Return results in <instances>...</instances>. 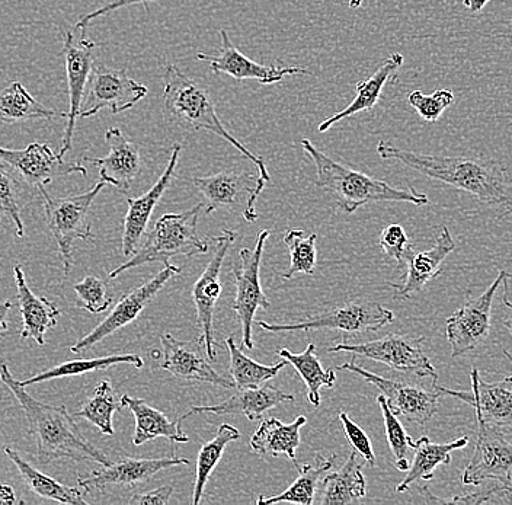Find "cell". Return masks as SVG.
<instances>
[{
	"mask_svg": "<svg viewBox=\"0 0 512 505\" xmlns=\"http://www.w3.org/2000/svg\"><path fill=\"white\" fill-rule=\"evenodd\" d=\"M376 152L383 161L402 163L424 177L466 191L480 203L512 216V177L505 165L495 159L425 155L400 149L384 140H379Z\"/></svg>",
	"mask_w": 512,
	"mask_h": 505,
	"instance_id": "1",
	"label": "cell"
},
{
	"mask_svg": "<svg viewBox=\"0 0 512 505\" xmlns=\"http://www.w3.org/2000/svg\"><path fill=\"white\" fill-rule=\"evenodd\" d=\"M0 380L15 396L27 417L38 462L46 465L51 460L70 459L75 462L88 460L101 466L111 465L110 457L85 439L69 409L63 405H48L37 401L12 376L5 363L0 364Z\"/></svg>",
	"mask_w": 512,
	"mask_h": 505,
	"instance_id": "2",
	"label": "cell"
},
{
	"mask_svg": "<svg viewBox=\"0 0 512 505\" xmlns=\"http://www.w3.org/2000/svg\"><path fill=\"white\" fill-rule=\"evenodd\" d=\"M300 145L315 165L318 177L316 185L334 197L341 212L352 214L366 204L382 201L411 203L415 206H427L430 203L428 197L418 193L415 188H396L386 181L377 180L364 172L355 171L334 161L309 139H302Z\"/></svg>",
	"mask_w": 512,
	"mask_h": 505,
	"instance_id": "3",
	"label": "cell"
},
{
	"mask_svg": "<svg viewBox=\"0 0 512 505\" xmlns=\"http://www.w3.org/2000/svg\"><path fill=\"white\" fill-rule=\"evenodd\" d=\"M163 99H165L166 113L174 120L192 131H208L222 137L238 149L243 158L254 163L262 180L267 181V184L271 181L264 159L256 156L224 127L214 107L213 99L207 94L206 89L188 78L178 66H166L165 75H163Z\"/></svg>",
	"mask_w": 512,
	"mask_h": 505,
	"instance_id": "4",
	"label": "cell"
},
{
	"mask_svg": "<svg viewBox=\"0 0 512 505\" xmlns=\"http://www.w3.org/2000/svg\"><path fill=\"white\" fill-rule=\"evenodd\" d=\"M203 209L204 204L200 203L187 212L168 213L160 217L155 228L147 235L146 242L131 255L130 260L112 270L110 278L152 262L169 264V260L178 255L191 258L207 254L208 245L197 233L198 219Z\"/></svg>",
	"mask_w": 512,
	"mask_h": 505,
	"instance_id": "5",
	"label": "cell"
},
{
	"mask_svg": "<svg viewBox=\"0 0 512 505\" xmlns=\"http://www.w3.org/2000/svg\"><path fill=\"white\" fill-rule=\"evenodd\" d=\"M104 181H99L89 191L78 196L53 198L48 196L46 187L38 190L44 201V212L48 229L59 246L63 260V270L69 276L73 267V242L94 241L95 236L89 223V210L98 194L104 190Z\"/></svg>",
	"mask_w": 512,
	"mask_h": 505,
	"instance_id": "6",
	"label": "cell"
},
{
	"mask_svg": "<svg viewBox=\"0 0 512 505\" xmlns=\"http://www.w3.org/2000/svg\"><path fill=\"white\" fill-rule=\"evenodd\" d=\"M270 238V230L258 233L254 248H243L239 252V264L233 270L235 276V302L233 312L238 316L242 328V345L246 350H254L252 324L258 309H270L271 303L261 286V261L265 244Z\"/></svg>",
	"mask_w": 512,
	"mask_h": 505,
	"instance_id": "7",
	"label": "cell"
},
{
	"mask_svg": "<svg viewBox=\"0 0 512 505\" xmlns=\"http://www.w3.org/2000/svg\"><path fill=\"white\" fill-rule=\"evenodd\" d=\"M192 185L206 198V214L217 209L242 210L246 222L258 219L255 203L267 181L245 171H223L208 177L191 178Z\"/></svg>",
	"mask_w": 512,
	"mask_h": 505,
	"instance_id": "8",
	"label": "cell"
},
{
	"mask_svg": "<svg viewBox=\"0 0 512 505\" xmlns=\"http://www.w3.org/2000/svg\"><path fill=\"white\" fill-rule=\"evenodd\" d=\"M424 337H408V335L389 334L370 343H341L329 348L331 353H347L366 359L379 361L390 369L400 373H409L418 377L438 379L435 367L425 354L422 344Z\"/></svg>",
	"mask_w": 512,
	"mask_h": 505,
	"instance_id": "9",
	"label": "cell"
},
{
	"mask_svg": "<svg viewBox=\"0 0 512 505\" xmlns=\"http://www.w3.org/2000/svg\"><path fill=\"white\" fill-rule=\"evenodd\" d=\"M235 230L224 229L222 235L213 236V257L208 261L197 283L192 289V302L197 310L198 326H200V338L198 343L203 345L206 350L207 359L216 361V348L222 347L214 338L213 315L217 300L222 296V284H220V274L224 258L227 252L232 248L236 241Z\"/></svg>",
	"mask_w": 512,
	"mask_h": 505,
	"instance_id": "10",
	"label": "cell"
},
{
	"mask_svg": "<svg viewBox=\"0 0 512 505\" xmlns=\"http://www.w3.org/2000/svg\"><path fill=\"white\" fill-rule=\"evenodd\" d=\"M393 319H395V313L383 308L380 303L360 302L339 306L296 324H267V322L258 321V325L267 332L336 329L348 334H363V332L379 331L383 326L392 324Z\"/></svg>",
	"mask_w": 512,
	"mask_h": 505,
	"instance_id": "11",
	"label": "cell"
},
{
	"mask_svg": "<svg viewBox=\"0 0 512 505\" xmlns=\"http://www.w3.org/2000/svg\"><path fill=\"white\" fill-rule=\"evenodd\" d=\"M338 369L355 373L370 385L376 386L386 398L390 411L398 417L405 418L409 423L424 425L437 414L438 399L441 398L440 392L435 389L437 379L432 380L431 389H425L422 386L396 382V380L386 379L376 373L368 372L358 366L354 360L338 366Z\"/></svg>",
	"mask_w": 512,
	"mask_h": 505,
	"instance_id": "12",
	"label": "cell"
},
{
	"mask_svg": "<svg viewBox=\"0 0 512 505\" xmlns=\"http://www.w3.org/2000/svg\"><path fill=\"white\" fill-rule=\"evenodd\" d=\"M510 278V273L501 271L485 292L464 303L462 308L447 319V340L450 343L451 356H464L488 340L491 334L492 302L499 287Z\"/></svg>",
	"mask_w": 512,
	"mask_h": 505,
	"instance_id": "13",
	"label": "cell"
},
{
	"mask_svg": "<svg viewBox=\"0 0 512 505\" xmlns=\"http://www.w3.org/2000/svg\"><path fill=\"white\" fill-rule=\"evenodd\" d=\"M147 94V86L131 79L126 70L95 66L89 78L79 118L94 117L105 108L112 114L124 113L139 104Z\"/></svg>",
	"mask_w": 512,
	"mask_h": 505,
	"instance_id": "14",
	"label": "cell"
},
{
	"mask_svg": "<svg viewBox=\"0 0 512 505\" xmlns=\"http://www.w3.org/2000/svg\"><path fill=\"white\" fill-rule=\"evenodd\" d=\"M0 162L25 184L40 190L59 178L73 174L88 175L82 162H64L47 143H30L25 149L0 147Z\"/></svg>",
	"mask_w": 512,
	"mask_h": 505,
	"instance_id": "15",
	"label": "cell"
},
{
	"mask_svg": "<svg viewBox=\"0 0 512 505\" xmlns=\"http://www.w3.org/2000/svg\"><path fill=\"white\" fill-rule=\"evenodd\" d=\"M96 43L86 40L85 34L75 37L73 31L63 34L62 57L66 66L67 89H69V111L66 113V127L62 137L59 155L64 158L72 150L73 134L78 121L89 78L94 69Z\"/></svg>",
	"mask_w": 512,
	"mask_h": 505,
	"instance_id": "16",
	"label": "cell"
},
{
	"mask_svg": "<svg viewBox=\"0 0 512 505\" xmlns=\"http://www.w3.org/2000/svg\"><path fill=\"white\" fill-rule=\"evenodd\" d=\"M181 267L166 264L162 271H159L155 277L142 284V286L134 289L133 292L124 294L118 300L115 308L111 310L110 315L95 326L88 335L80 338L78 343L70 347L73 354H83L85 351L91 350L96 344L101 343L105 338L110 337L114 332L120 331L124 326L133 324L144 308L155 299L156 294L166 286L171 278L181 273Z\"/></svg>",
	"mask_w": 512,
	"mask_h": 505,
	"instance_id": "17",
	"label": "cell"
},
{
	"mask_svg": "<svg viewBox=\"0 0 512 505\" xmlns=\"http://www.w3.org/2000/svg\"><path fill=\"white\" fill-rule=\"evenodd\" d=\"M472 391H454L435 382V389L441 396H453L475 409L476 421H482L489 427L512 436V375L488 383L480 379L479 370L470 372Z\"/></svg>",
	"mask_w": 512,
	"mask_h": 505,
	"instance_id": "18",
	"label": "cell"
},
{
	"mask_svg": "<svg viewBox=\"0 0 512 505\" xmlns=\"http://www.w3.org/2000/svg\"><path fill=\"white\" fill-rule=\"evenodd\" d=\"M495 481L499 485H512V443L504 433L478 421V440L475 452L464 468V485H482Z\"/></svg>",
	"mask_w": 512,
	"mask_h": 505,
	"instance_id": "19",
	"label": "cell"
},
{
	"mask_svg": "<svg viewBox=\"0 0 512 505\" xmlns=\"http://www.w3.org/2000/svg\"><path fill=\"white\" fill-rule=\"evenodd\" d=\"M219 34L220 40H222L219 53L214 54V56L207 53L197 54V60L206 62L214 73H224V75H229L230 78L238 79V81L255 79V81L265 86L281 82L287 76L310 75L309 70L300 66H283L280 62L277 65H261V63H256L254 60L248 59L232 43L229 34H227L224 28L219 31Z\"/></svg>",
	"mask_w": 512,
	"mask_h": 505,
	"instance_id": "20",
	"label": "cell"
},
{
	"mask_svg": "<svg viewBox=\"0 0 512 505\" xmlns=\"http://www.w3.org/2000/svg\"><path fill=\"white\" fill-rule=\"evenodd\" d=\"M188 465L184 457H162V459H139V457H120L102 471L92 472L88 476H78V487L86 492H104L108 487L134 488L152 479L156 473L175 466Z\"/></svg>",
	"mask_w": 512,
	"mask_h": 505,
	"instance_id": "21",
	"label": "cell"
},
{
	"mask_svg": "<svg viewBox=\"0 0 512 505\" xmlns=\"http://www.w3.org/2000/svg\"><path fill=\"white\" fill-rule=\"evenodd\" d=\"M181 152L182 146L175 143L171 149L168 165H166L163 174L160 175L158 182L143 196L127 198L128 210L126 217H124V232L123 239H121V252H123L124 257H131L137 251V246H139L144 233H146L147 226H149L153 210L158 206L160 198L168 191L172 181H174Z\"/></svg>",
	"mask_w": 512,
	"mask_h": 505,
	"instance_id": "22",
	"label": "cell"
},
{
	"mask_svg": "<svg viewBox=\"0 0 512 505\" xmlns=\"http://www.w3.org/2000/svg\"><path fill=\"white\" fill-rule=\"evenodd\" d=\"M162 344V367L166 372L174 375L176 379L191 380V382L210 383L224 389H235L233 380L226 379L216 372L213 366L201 354L200 343H187L176 340L174 335L163 334L160 337Z\"/></svg>",
	"mask_w": 512,
	"mask_h": 505,
	"instance_id": "23",
	"label": "cell"
},
{
	"mask_svg": "<svg viewBox=\"0 0 512 505\" xmlns=\"http://www.w3.org/2000/svg\"><path fill=\"white\" fill-rule=\"evenodd\" d=\"M110 153L104 158L85 156L83 161L99 168V177L105 184L114 185L121 193H127L143 171L139 147L131 143L118 127H110L105 133Z\"/></svg>",
	"mask_w": 512,
	"mask_h": 505,
	"instance_id": "24",
	"label": "cell"
},
{
	"mask_svg": "<svg viewBox=\"0 0 512 505\" xmlns=\"http://www.w3.org/2000/svg\"><path fill=\"white\" fill-rule=\"evenodd\" d=\"M454 248L456 244L451 238L450 230L443 228L432 248L427 251L412 252L411 257L405 262L408 273L402 283H390V287L396 290L395 299H409L412 294L421 292L430 281L440 276L444 262Z\"/></svg>",
	"mask_w": 512,
	"mask_h": 505,
	"instance_id": "25",
	"label": "cell"
},
{
	"mask_svg": "<svg viewBox=\"0 0 512 505\" xmlns=\"http://www.w3.org/2000/svg\"><path fill=\"white\" fill-rule=\"evenodd\" d=\"M296 401L293 395L272 388V386H259V388L238 389L235 395L230 396L222 404L208 405V407H192L181 420L195 414L233 415L242 414L249 421L261 420L265 412L283 404H293Z\"/></svg>",
	"mask_w": 512,
	"mask_h": 505,
	"instance_id": "26",
	"label": "cell"
},
{
	"mask_svg": "<svg viewBox=\"0 0 512 505\" xmlns=\"http://www.w3.org/2000/svg\"><path fill=\"white\" fill-rule=\"evenodd\" d=\"M14 277L22 316L21 340L32 338L38 345H44L48 329L57 325L62 313L46 297L32 293L25 278L24 268L19 264L14 267Z\"/></svg>",
	"mask_w": 512,
	"mask_h": 505,
	"instance_id": "27",
	"label": "cell"
},
{
	"mask_svg": "<svg viewBox=\"0 0 512 505\" xmlns=\"http://www.w3.org/2000/svg\"><path fill=\"white\" fill-rule=\"evenodd\" d=\"M403 62H405V59H403L402 54L398 53V51L390 54L370 78L357 83V86H355V98L352 99L348 107L332 115V117L326 118V120L319 124V133H326L335 124L347 120L352 115L373 111L376 105L379 104L380 98H382V92L386 83L396 81V76H398L396 73L403 66Z\"/></svg>",
	"mask_w": 512,
	"mask_h": 505,
	"instance_id": "28",
	"label": "cell"
},
{
	"mask_svg": "<svg viewBox=\"0 0 512 505\" xmlns=\"http://www.w3.org/2000/svg\"><path fill=\"white\" fill-rule=\"evenodd\" d=\"M306 424L307 418L303 415L291 424H284L277 418H267L256 428L251 439V449L258 455H286L299 472L302 466L297 462L296 450L300 446V430Z\"/></svg>",
	"mask_w": 512,
	"mask_h": 505,
	"instance_id": "29",
	"label": "cell"
},
{
	"mask_svg": "<svg viewBox=\"0 0 512 505\" xmlns=\"http://www.w3.org/2000/svg\"><path fill=\"white\" fill-rule=\"evenodd\" d=\"M123 407L130 409L136 420L134 430V446H143L147 441L163 437L174 443H188L190 437L181 430V420L171 421L159 409L150 407L143 399L133 398L130 395L121 396Z\"/></svg>",
	"mask_w": 512,
	"mask_h": 505,
	"instance_id": "30",
	"label": "cell"
},
{
	"mask_svg": "<svg viewBox=\"0 0 512 505\" xmlns=\"http://www.w3.org/2000/svg\"><path fill=\"white\" fill-rule=\"evenodd\" d=\"M364 459L352 450L347 462L336 472H329L320 482L319 504H351L367 495V482L363 469Z\"/></svg>",
	"mask_w": 512,
	"mask_h": 505,
	"instance_id": "31",
	"label": "cell"
},
{
	"mask_svg": "<svg viewBox=\"0 0 512 505\" xmlns=\"http://www.w3.org/2000/svg\"><path fill=\"white\" fill-rule=\"evenodd\" d=\"M467 444H469V437L466 436L446 444L432 443L427 436L414 441V446H412V450L415 452L414 460L406 471L408 473H406L405 479L396 487V492L402 494L418 481H432L435 469L440 465H450L451 453L464 449Z\"/></svg>",
	"mask_w": 512,
	"mask_h": 505,
	"instance_id": "32",
	"label": "cell"
},
{
	"mask_svg": "<svg viewBox=\"0 0 512 505\" xmlns=\"http://www.w3.org/2000/svg\"><path fill=\"white\" fill-rule=\"evenodd\" d=\"M5 453L6 456L12 460L16 469H18L22 481H24L27 487L30 488L35 495H38V497L62 504H89V501L85 500V495H88L85 489L67 487V485L60 484L59 481L51 478V476L44 475V473L32 468L30 463L25 462L11 447H5Z\"/></svg>",
	"mask_w": 512,
	"mask_h": 505,
	"instance_id": "33",
	"label": "cell"
},
{
	"mask_svg": "<svg viewBox=\"0 0 512 505\" xmlns=\"http://www.w3.org/2000/svg\"><path fill=\"white\" fill-rule=\"evenodd\" d=\"M57 115L66 118V113H57L44 107L32 97L22 83L14 82L0 91V123L16 124L34 120H53Z\"/></svg>",
	"mask_w": 512,
	"mask_h": 505,
	"instance_id": "34",
	"label": "cell"
},
{
	"mask_svg": "<svg viewBox=\"0 0 512 505\" xmlns=\"http://www.w3.org/2000/svg\"><path fill=\"white\" fill-rule=\"evenodd\" d=\"M278 356L286 360L288 364L294 367L299 376L302 377L304 385L307 388V401L315 408L320 407V389L323 386L332 388L336 382L334 370H325L316 356V345L310 343L302 353H291L287 348L278 350Z\"/></svg>",
	"mask_w": 512,
	"mask_h": 505,
	"instance_id": "35",
	"label": "cell"
},
{
	"mask_svg": "<svg viewBox=\"0 0 512 505\" xmlns=\"http://www.w3.org/2000/svg\"><path fill=\"white\" fill-rule=\"evenodd\" d=\"M336 456L323 457L316 456L315 465H304L300 468L299 476L296 481L283 492L275 497H259L256 503L261 505H271L278 503H294L302 505H312L315 503L316 491L320 485V479L325 473L331 471L335 465Z\"/></svg>",
	"mask_w": 512,
	"mask_h": 505,
	"instance_id": "36",
	"label": "cell"
},
{
	"mask_svg": "<svg viewBox=\"0 0 512 505\" xmlns=\"http://www.w3.org/2000/svg\"><path fill=\"white\" fill-rule=\"evenodd\" d=\"M120 364H128V366H134L136 369H142L144 361L137 354H120V356L98 357V359L70 360L53 367V369H48L46 372L40 373V375L22 380L21 385L27 388V386L48 382V380L101 372V370H108L111 367L120 366Z\"/></svg>",
	"mask_w": 512,
	"mask_h": 505,
	"instance_id": "37",
	"label": "cell"
},
{
	"mask_svg": "<svg viewBox=\"0 0 512 505\" xmlns=\"http://www.w3.org/2000/svg\"><path fill=\"white\" fill-rule=\"evenodd\" d=\"M240 439L238 428L230 424H222L217 428L216 436L200 447L197 457V475H195L194 489H192V504H200L204 489L211 473L222 459L227 444Z\"/></svg>",
	"mask_w": 512,
	"mask_h": 505,
	"instance_id": "38",
	"label": "cell"
},
{
	"mask_svg": "<svg viewBox=\"0 0 512 505\" xmlns=\"http://www.w3.org/2000/svg\"><path fill=\"white\" fill-rule=\"evenodd\" d=\"M226 348L230 356L229 373L236 389L259 388L274 379L288 364L286 360L278 361L272 366L256 363L243 354L235 340L230 337L226 340Z\"/></svg>",
	"mask_w": 512,
	"mask_h": 505,
	"instance_id": "39",
	"label": "cell"
},
{
	"mask_svg": "<svg viewBox=\"0 0 512 505\" xmlns=\"http://www.w3.org/2000/svg\"><path fill=\"white\" fill-rule=\"evenodd\" d=\"M121 408H124L123 402L112 388L110 380H102L96 386L91 398L86 401L80 411L75 412L73 417L83 418V420L94 424L104 436H114L112 417Z\"/></svg>",
	"mask_w": 512,
	"mask_h": 505,
	"instance_id": "40",
	"label": "cell"
},
{
	"mask_svg": "<svg viewBox=\"0 0 512 505\" xmlns=\"http://www.w3.org/2000/svg\"><path fill=\"white\" fill-rule=\"evenodd\" d=\"M316 241L318 235L306 236L303 230H290L284 236V244L290 251V267L283 273L284 280H290L296 274L303 273L312 276L316 267Z\"/></svg>",
	"mask_w": 512,
	"mask_h": 505,
	"instance_id": "41",
	"label": "cell"
},
{
	"mask_svg": "<svg viewBox=\"0 0 512 505\" xmlns=\"http://www.w3.org/2000/svg\"><path fill=\"white\" fill-rule=\"evenodd\" d=\"M377 404L383 414L384 428H386L387 443L395 456V466L398 471H408V453L414 446V440L406 433L403 425L398 420V415L393 414L387 407L386 398L383 395L377 396Z\"/></svg>",
	"mask_w": 512,
	"mask_h": 505,
	"instance_id": "42",
	"label": "cell"
},
{
	"mask_svg": "<svg viewBox=\"0 0 512 505\" xmlns=\"http://www.w3.org/2000/svg\"><path fill=\"white\" fill-rule=\"evenodd\" d=\"M21 188L14 175L0 163V214L8 216L15 225L16 236L24 238L25 228L21 214Z\"/></svg>",
	"mask_w": 512,
	"mask_h": 505,
	"instance_id": "43",
	"label": "cell"
},
{
	"mask_svg": "<svg viewBox=\"0 0 512 505\" xmlns=\"http://www.w3.org/2000/svg\"><path fill=\"white\" fill-rule=\"evenodd\" d=\"M78 294V305L80 308L88 310L91 313H102L110 308L112 296L108 290L107 281L101 278L88 276L85 280L73 286Z\"/></svg>",
	"mask_w": 512,
	"mask_h": 505,
	"instance_id": "44",
	"label": "cell"
},
{
	"mask_svg": "<svg viewBox=\"0 0 512 505\" xmlns=\"http://www.w3.org/2000/svg\"><path fill=\"white\" fill-rule=\"evenodd\" d=\"M428 503L435 504H495V503H512V487L507 485L496 484L495 487L486 489L482 492H470V494L457 495L453 498H438L431 494L430 489L424 487L421 489Z\"/></svg>",
	"mask_w": 512,
	"mask_h": 505,
	"instance_id": "45",
	"label": "cell"
},
{
	"mask_svg": "<svg viewBox=\"0 0 512 505\" xmlns=\"http://www.w3.org/2000/svg\"><path fill=\"white\" fill-rule=\"evenodd\" d=\"M408 102L415 108L416 113L419 114L422 120L434 123L453 104L454 94L453 91H448V89H440V91H435L431 95L414 91L409 94Z\"/></svg>",
	"mask_w": 512,
	"mask_h": 505,
	"instance_id": "46",
	"label": "cell"
},
{
	"mask_svg": "<svg viewBox=\"0 0 512 505\" xmlns=\"http://www.w3.org/2000/svg\"><path fill=\"white\" fill-rule=\"evenodd\" d=\"M380 248L389 260L405 265L406 260L415 251L414 245L409 241L405 229L400 225H389L380 233Z\"/></svg>",
	"mask_w": 512,
	"mask_h": 505,
	"instance_id": "47",
	"label": "cell"
},
{
	"mask_svg": "<svg viewBox=\"0 0 512 505\" xmlns=\"http://www.w3.org/2000/svg\"><path fill=\"white\" fill-rule=\"evenodd\" d=\"M339 421H341L345 437H347L348 443L351 444L352 449L363 457L364 462H367L368 465H376L373 444H371L370 437L367 436L366 431L355 423V421H352L347 412H339Z\"/></svg>",
	"mask_w": 512,
	"mask_h": 505,
	"instance_id": "48",
	"label": "cell"
},
{
	"mask_svg": "<svg viewBox=\"0 0 512 505\" xmlns=\"http://www.w3.org/2000/svg\"><path fill=\"white\" fill-rule=\"evenodd\" d=\"M150 2H159V0H114V2L108 3V5L101 6L94 12L80 17L79 21L76 22V30L82 31L85 34L86 28L89 27L94 19L99 17H105V15L111 14V12L118 11L121 8H127V6L137 5V3H143V5H149Z\"/></svg>",
	"mask_w": 512,
	"mask_h": 505,
	"instance_id": "49",
	"label": "cell"
},
{
	"mask_svg": "<svg viewBox=\"0 0 512 505\" xmlns=\"http://www.w3.org/2000/svg\"><path fill=\"white\" fill-rule=\"evenodd\" d=\"M172 494H174V487L165 485V487H159L153 491L134 494L128 503L131 505H166L171 501Z\"/></svg>",
	"mask_w": 512,
	"mask_h": 505,
	"instance_id": "50",
	"label": "cell"
},
{
	"mask_svg": "<svg viewBox=\"0 0 512 505\" xmlns=\"http://www.w3.org/2000/svg\"><path fill=\"white\" fill-rule=\"evenodd\" d=\"M0 504H24V501L18 500L14 487L0 482Z\"/></svg>",
	"mask_w": 512,
	"mask_h": 505,
	"instance_id": "51",
	"label": "cell"
},
{
	"mask_svg": "<svg viewBox=\"0 0 512 505\" xmlns=\"http://www.w3.org/2000/svg\"><path fill=\"white\" fill-rule=\"evenodd\" d=\"M14 308L11 302L0 303V337L8 331V324H6V318H8L9 312Z\"/></svg>",
	"mask_w": 512,
	"mask_h": 505,
	"instance_id": "52",
	"label": "cell"
},
{
	"mask_svg": "<svg viewBox=\"0 0 512 505\" xmlns=\"http://www.w3.org/2000/svg\"><path fill=\"white\" fill-rule=\"evenodd\" d=\"M508 281H510V280H507V281H505L504 284H502V286H504V296H502V300H504V305L507 306V308L511 309V316H510V318L507 319V321L504 322V325L507 326L508 331H510V334L512 337V303L510 302V300H508V297H507ZM505 356L508 357V360L512 361V357L510 356V354L507 353V351H505Z\"/></svg>",
	"mask_w": 512,
	"mask_h": 505,
	"instance_id": "53",
	"label": "cell"
},
{
	"mask_svg": "<svg viewBox=\"0 0 512 505\" xmlns=\"http://www.w3.org/2000/svg\"><path fill=\"white\" fill-rule=\"evenodd\" d=\"M489 2H491V0H463V5L464 8L476 14V12L482 11Z\"/></svg>",
	"mask_w": 512,
	"mask_h": 505,
	"instance_id": "54",
	"label": "cell"
},
{
	"mask_svg": "<svg viewBox=\"0 0 512 505\" xmlns=\"http://www.w3.org/2000/svg\"><path fill=\"white\" fill-rule=\"evenodd\" d=\"M348 6L352 9H358L363 5V0H347Z\"/></svg>",
	"mask_w": 512,
	"mask_h": 505,
	"instance_id": "55",
	"label": "cell"
},
{
	"mask_svg": "<svg viewBox=\"0 0 512 505\" xmlns=\"http://www.w3.org/2000/svg\"><path fill=\"white\" fill-rule=\"evenodd\" d=\"M152 357H153V359H159V357H160L159 351L158 350H153L152 351Z\"/></svg>",
	"mask_w": 512,
	"mask_h": 505,
	"instance_id": "56",
	"label": "cell"
},
{
	"mask_svg": "<svg viewBox=\"0 0 512 505\" xmlns=\"http://www.w3.org/2000/svg\"><path fill=\"white\" fill-rule=\"evenodd\" d=\"M0 219H2V214H0Z\"/></svg>",
	"mask_w": 512,
	"mask_h": 505,
	"instance_id": "57",
	"label": "cell"
}]
</instances>
